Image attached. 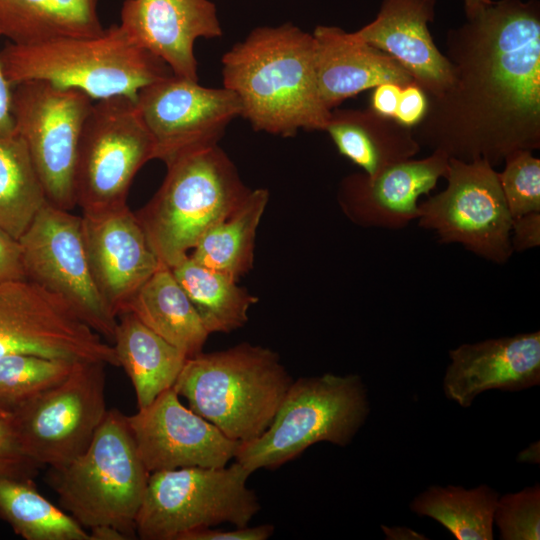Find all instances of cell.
Instances as JSON below:
<instances>
[{"mask_svg": "<svg viewBox=\"0 0 540 540\" xmlns=\"http://www.w3.org/2000/svg\"><path fill=\"white\" fill-rule=\"evenodd\" d=\"M444 55L451 81L412 128L421 147L493 167L540 148L538 0H492L447 32Z\"/></svg>", "mask_w": 540, "mask_h": 540, "instance_id": "obj_1", "label": "cell"}, {"mask_svg": "<svg viewBox=\"0 0 540 540\" xmlns=\"http://www.w3.org/2000/svg\"><path fill=\"white\" fill-rule=\"evenodd\" d=\"M221 63L223 87L254 130L282 137L325 131L331 110L319 94L312 34L290 22L257 27Z\"/></svg>", "mask_w": 540, "mask_h": 540, "instance_id": "obj_2", "label": "cell"}, {"mask_svg": "<svg viewBox=\"0 0 540 540\" xmlns=\"http://www.w3.org/2000/svg\"><path fill=\"white\" fill-rule=\"evenodd\" d=\"M293 380L277 352L242 342L188 358L173 389L192 411L240 443L269 427Z\"/></svg>", "mask_w": 540, "mask_h": 540, "instance_id": "obj_3", "label": "cell"}, {"mask_svg": "<svg viewBox=\"0 0 540 540\" xmlns=\"http://www.w3.org/2000/svg\"><path fill=\"white\" fill-rule=\"evenodd\" d=\"M166 167L161 186L135 214L160 263L172 268L251 189L218 144L185 152Z\"/></svg>", "mask_w": 540, "mask_h": 540, "instance_id": "obj_4", "label": "cell"}, {"mask_svg": "<svg viewBox=\"0 0 540 540\" xmlns=\"http://www.w3.org/2000/svg\"><path fill=\"white\" fill-rule=\"evenodd\" d=\"M1 58L15 86L45 81L79 90L93 101L126 97L172 73L159 58L137 45L118 25L95 36L70 37L30 45L8 44Z\"/></svg>", "mask_w": 540, "mask_h": 540, "instance_id": "obj_5", "label": "cell"}, {"mask_svg": "<svg viewBox=\"0 0 540 540\" xmlns=\"http://www.w3.org/2000/svg\"><path fill=\"white\" fill-rule=\"evenodd\" d=\"M149 475L127 417L110 409L87 449L67 465L50 469L49 482L63 510L85 529L107 525L135 539Z\"/></svg>", "mask_w": 540, "mask_h": 540, "instance_id": "obj_6", "label": "cell"}, {"mask_svg": "<svg viewBox=\"0 0 540 540\" xmlns=\"http://www.w3.org/2000/svg\"><path fill=\"white\" fill-rule=\"evenodd\" d=\"M368 412L359 375L300 377L293 380L269 427L260 436L240 442L234 459L252 474L275 470L319 442L344 447Z\"/></svg>", "mask_w": 540, "mask_h": 540, "instance_id": "obj_7", "label": "cell"}, {"mask_svg": "<svg viewBox=\"0 0 540 540\" xmlns=\"http://www.w3.org/2000/svg\"><path fill=\"white\" fill-rule=\"evenodd\" d=\"M234 462L222 467H182L150 473L135 519L142 540H179L190 531L230 523L246 526L261 509Z\"/></svg>", "mask_w": 540, "mask_h": 540, "instance_id": "obj_8", "label": "cell"}, {"mask_svg": "<svg viewBox=\"0 0 540 540\" xmlns=\"http://www.w3.org/2000/svg\"><path fill=\"white\" fill-rule=\"evenodd\" d=\"M106 366L76 361L63 381L6 420L20 449L36 465L61 468L87 449L108 411Z\"/></svg>", "mask_w": 540, "mask_h": 540, "instance_id": "obj_9", "label": "cell"}, {"mask_svg": "<svg viewBox=\"0 0 540 540\" xmlns=\"http://www.w3.org/2000/svg\"><path fill=\"white\" fill-rule=\"evenodd\" d=\"M152 159L153 140L135 101H96L82 130L74 172L75 201L82 215L126 206L135 175Z\"/></svg>", "mask_w": 540, "mask_h": 540, "instance_id": "obj_10", "label": "cell"}, {"mask_svg": "<svg viewBox=\"0 0 540 540\" xmlns=\"http://www.w3.org/2000/svg\"><path fill=\"white\" fill-rule=\"evenodd\" d=\"M446 187L419 202L418 225L443 244H459L474 255L505 264L511 247L512 216L498 172L485 160L449 158Z\"/></svg>", "mask_w": 540, "mask_h": 540, "instance_id": "obj_11", "label": "cell"}, {"mask_svg": "<svg viewBox=\"0 0 540 540\" xmlns=\"http://www.w3.org/2000/svg\"><path fill=\"white\" fill-rule=\"evenodd\" d=\"M92 105L85 93L45 81L13 86L16 134L28 149L48 203L67 211L76 206L75 165Z\"/></svg>", "mask_w": 540, "mask_h": 540, "instance_id": "obj_12", "label": "cell"}, {"mask_svg": "<svg viewBox=\"0 0 540 540\" xmlns=\"http://www.w3.org/2000/svg\"><path fill=\"white\" fill-rule=\"evenodd\" d=\"M18 242L25 277L60 298L81 321L113 342L117 317L94 281L81 216L47 203Z\"/></svg>", "mask_w": 540, "mask_h": 540, "instance_id": "obj_13", "label": "cell"}, {"mask_svg": "<svg viewBox=\"0 0 540 540\" xmlns=\"http://www.w3.org/2000/svg\"><path fill=\"white\" fill-rule=\"evenodd\" d=\"M32 354L119 367L112 344L27 278L0 283V357Z\"/></svg>", "mask_w": 540, "mask_h": 540, "instance_id": "obj_14", "label": "cell"}, {"mask_svg": "<svg viewBox=\"0 0 540 540\" xmlns=\"http://www.w3.org/2000/svg\"><path fill=\"white\" fill-rule=\"evenodd\" d=\"M135 103L152 137L154 159L165 164L218 144L227 126L241 117V103L231 90L204 87L173 73L144 87Z\"/></svg>", "mask_w": 540, "mask_h": 540, "instance_id": "obj_15", "label": "cell"}, {"mask_svg": "<svg viewBox=\"0 0 540 540\" xmlns=\"http://www.w3.org/2000/svg\"><path fill=\"white\" fill-rule=\"evenodd\" d=\"M140 458L149 473L182 467H222L239 442L180 402L172 388L126 416Z\"/></svg>", "mask_w": 540, "mask_h": 540, "instance_id": "obj_16", "label": "cell"}, {"mask_svg": "<svg viewBox=\"0 0 540 540\" xmlns=\"http://www.w3.org/2000/svg\"><path fill=\"white\" fill-rule=\"evenodd\" d=\"M82 232L96 286L118 317L147 280L162 265L128 205L81 215Z\"/></svg>", "mask_w": 540, "mask_h": 540, "instance_id": "obj_17", "label": "cell"}, {"mask_svg": "<svg viewBox=\"0 0 540 540\" xmlns=\"http://www.w3.org/2000/svg\"><path fill=\"white\" fill-rule=\"evenodd\" d=\"M449 157L441 151L394 164L370 177L353 173L340 182L337 200L344 215L366 228L401 230L418 218L419 199L444 178Z\"/></svg>", "mask_w": 540, "mask_h": 540, "instance_id": "obj_18", "label": "cell"}, {"mask_svg": "<svg viewBox=\"0 0 540 540\" xmlns=\"http://www.w3.org/2000/svg\"><path fill=\"white\" fill-rule=\"evenodd\" d=\"M120 26L141 48L163 61L174 75L198 81L195 42L223 35L210 0H125Z\"/></svg>", "mask_w": 540, "mask_h": 540, "instance_id": "obj_19", "label": "cell"}, {"mask_svg": "<svg viewBox=\"0 0 540 540\" xmlns=\"http://www.w3.org/2000/svg\"><path fill=\"white\" fill-rule=\"evenodd\" d=\"M449 357L444 392L463 408L486 390L520 391L540 383L539 331L465 343Z\"/></svg>", "mask_w": 540, "mask_h": 540, "instance_id": "obj_20", "label": "cell"}, {"mask_svg": "<svg viewBox=\"0 0 540 540\" xmlns=\"http://www.w3.org/2000/svg\"><path fill=\"white\" fill-rule=\"evenodd\" d=\"M436 0H383L375 19L353 32L385 52L413 78L426 96H436L451 81V65L428 29Z\"/></svg>", "mask_w": 540, "mask_h": 540, "instance_id": "obj_21", "label": "cell"}, {"mask_svg": "<svg viewBox=\"0 0 540 540\" xmlns=\"http://www.w3.org/2000/svg\"><path fill=\"white\" fill-rule=\"evenodd\" d=\"M320 97L333 110L344 100L383 83L415 84L391 56L337 26L319 25L312 33Z\"/></svg>", "mask_w": 540, "mask_h": 540, "instance_id": "obj_22", "label": "cell"}, {"mask_svg": "<svg viewBox=\"0 0 540 540\" xmlns=\"http://www.w3.org/2000/svg\"><path fill=\"white\" fill-rule=\"evenodd\" d=\"M325 131L339 153L370 177L412 159L421 149L412 128L370 108L331 110Z\"/></svg>", "mask_w": 540, "mask_h": 540, "instance_id": "obj_23", "label": "cell"}, {"mask_svg": "<svg viewBox=\"0 0 540 540\" xmlns=\"http://www.w3.org/2000/svg\"><path fill=\"white\" fill-rule=\"evenodd\" d=\"M112 345L134 387L138 409L172 388L188 359L131 312L117 317Z\"/></svg>", "mask_w": 540, "mask_h": 540, "instance_id": "obj_24", "label": "cell"}, {"mask_svg": "<svg viewBox=\"0 0 540 540\" xmlns=\"http://www.w3.org/2000/svg\"><path fill=\"white\" fill-rule=\"evenodd\" d=\"M98 0H0V36L30 45L104 31Z\"/></svg>", "mask_w": 540, "mask_h": 540, "instance_id": "obj_25", "label": "cell"}, {"mask_svg": "<svg viewBox=\"0 0 540 540\" xmlns=\"http://www.w3.org/2000/svg\"><path fill=\"white\" fill-rule=\"evenodd\" d=\"M126 312L188 358L202 352L210 335L172 270L164 265L140 288Z\"/></svg>", "mask_w": 540, "mask_h": 540, "instance_id": "obj_26", "label": "cell"}, {"mask_svg": "<svg viewBox=\"0 0 540 540\" xmlns=\"http://www.w3.org/2000/svg\"><path fill=\"white\" fill-rule=\"evenodd\" d=\"M268 201L267 189H251L225 220L201 237L190 257L238 281L253 268L257 228Z\"/></svg>", "mask_w": 540, "mask_h": 540, "instance_id": "obj_27", "label": "cell"}, {"mask_svg": "<svg viewBox=\"0 0 540 540\" xmlns=\"http://www.w3.org/2000/svg\"><path fill=\"white\" fill-rule=\"evenodd\" d=\"M170 269L209 334L229 333L247 323L258 298L238 281L197 263L190 255Z\"/></svg>", "mask_w": 540, "mask_h": 540, "instance_id": "obj_28", "label": "cell"}, {"mask_svg": "<svg viewBox=\"0 0 540 540\" xmlns=\"http://www.w3.org/2000/svg\"><path fill=\"white\" fill-rule=\"evenodd\" d=\"M0 518L25 540H90L82 525L38 492L33 479L0 477Z\"/></svg>", "mask_w": 540, "mask_h": 540, "instance_id": "obj_29", "label": "cell"}, {"mask_svg": "<svg viewBox=\"0 0 540 540\" xmlns=\"http://www.w3.org/2000/svg\"><path fill=\"white\" fill-rule=\"evenodd\" d=\"M47 203L22 138L0 137V229L18 240Z\"/></svg>", "mask_w": 540, "mask_h": 540, "instance_id": "obj_30", "label": "cell"}, {"mask_svg": "<svg viewBox=\"0 0 540 540\" xmlns=\"http://www.w3.org/2000/svg\"><path fill=\"white\" fill-rule=\"evenodd\" d=\"M497 501V493L486 485L474 489L430 487L410 508L435 519L458 540H491Z\"/></svg>", "mask_w": 540, "mask_h": 540, "instance_id": "obj_31", "label": "cell"}, {"mask_svg": "<svg viewBox=\"0 0 540 540\" xmlns=\"http://www.w3.org/2000/svg\"><path fill=\"white\" fill-rule=\"evenodd\" d=\"M76 361L32 354L0 357V420L63 381Z\"/></svg>", "mask_w": 540, "mask_h": 540, "instance_id": "obj_32", "label": "cell"}, {"mask_svg": "<svg viewBox=\"0 0 540 540\" xmlns=\"http://www.w3.org/2000/svg\"><path fill=\"white\" fill-rule=\"evenodd\" d=\"M498 179L512 216L540 212V160L532 151L514 152L504 160Z\"/></svg>", "mask_w": 540, "mask_h": 540, "instance_id": "obj_33", "label": "cell"}, {"mask_svg": "<svg viewBox=\"0 0 540 540\" xmlns=\"http://www.w3.org/2000/svg\"><path fill=\"white\" fill-rule=\"evenodd\" d=\"M494 521L504 540L540 539V489L536 485L498 498Z\"/></svg>", "mask_w": 540, "mask_h": 540, "instance_id": "obj_34", "label": "cell"}, {"mask_svg": "<svg viewBox=\"0 0 540 540\" xmlns=\"http://www.w3.org/2000/svg\"><path fill=\"white\" fill-rule=\"evenodd\" d=\"M39 468L22 452L8 423L0 420V477L33 479Z\"/></svg>", "mask_w": 540, "mask_h": 540, "instance_id": "obj_35", "label": "cell"}, {"mask_svg": "<svg viewBox=\"0 0 540 540\" xmlns=\"http://www.w3.org/2000/svg\"><path fill=\"white\" fill-rule=\"evenodd\" d=\"M275 530L272 524L240 526L233 530L204 528L183 534L179 540H267Z\"/></svg>", "mask_w": 540, "mask_h": 540, "instance_id": "obj_36", "label": "cell"}, {"mask_svg": "<svg viewBox=\"0 0 540 540\" xmlns=\"http://www.w3.org/2000/svg\"><path fill=\"white\" fill-rule=\"evenodd\" d=\"M427 109V96L416 84L402 88L394 119L400 124L413 128L424 117Z\"/></svg>", "mask_w": 540, "mask_h": 540, "instance_id": "obj_37", "label": "cell"}, {"mask_svg": "<svg viewBox=\"0 0 540 540\" xmlns=\"http://www.w3.org/2000/svg\"><path fill=\"white\" fill-rule=\"evenodd\" d=\"M511 247L523 252L540 246V212H530L512 218Z\"/></svg>", "mask_w": 540, "mask_h": 540, "instance_id": "obj_38", "label": "cell"}, {"mask_svg": "<svg viewBox=\"0 0 540 540\" xmlns=\"http://www.w3.org/2000/svg\"><path fill=\"white\" fill-rule=\"evenodd\" d=\"M24 278L19 242L0 229V283Z\"/></svg>", "mask_w": 540, "mask_h": 540, "instance_id": "obj_39", "label": "cell"}, {"mask_svg": "<svg viewBox=\"0 0 540 540\" xmlns=\"http://www.w3.org/2000/svg\"><path fill=\"white\" fill-rule=\"evenodd\" d=\"M12 104L13 86L7 78L0 53V137L16 134Z\"/></svg>", "mask_w": 540, "mask_h": 540, "instance_id": "obj_40", "label": "cell"}, {"mask_svg": "<svg viewBox=\"0 0 540 540\" xmlns=\"http://www.w3.org/2000/svg\"><path fill=\"white\" fill-rule=\"evenodd\" d=\"M402 88L395 83H383L374 87L370 109L384 117L394 118Z\"/></svg>", "mask_w": 540, "mask_h": 540, "instance_id": "obj_41", "label": "cell"}, {"mask_svg": "<svg viewBox=\"0 0 540 540\" xmlns=\"http://www.w3.org/2000/svg\"><path fill=\"white\" fill-rule=\"evenodd\" d=\"M90 540H128L129 538L120 530L107 525L96 526L89 529Z\"/></svg>", "mask_w": 540, "mask_h": 540, "instance_id": "obj_42", "label": "cell"}, {"mask_svg": "<svg viewBox=\"0 0 540 540\" xmlns=\"http://www.w3.org/2000/svg\"><path fill=\"white\" fill-rule=\"evenodd\" d=\"M492 0H464L465 16H470L477 12L485 5L491 3Z\"/></svg>", "mask_w": 540, "mask_h": 540, "instance_id": "obj_43", "label": "cell"}]
</instances>
